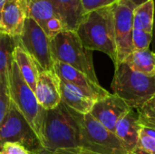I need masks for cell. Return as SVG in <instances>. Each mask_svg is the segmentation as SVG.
Returning a JSON list of instances; mask_svg holds the SVG:
<instances>
[{
	"mask_svg": "<svg viewBox=\"0 0 155 154\" xmlns=\"http://www.w3.org/2000/svg\"><path fill=\"white\" fill-rule=\"evenodd\" d=\"M27 15L35 20L41 28L50 19L58 16L49 0H26Z\"/></svg>",
	"mask_w": 155,
	"mask_h": 154,
	"instance_id": "obj_21",
	"label": "cell"
},
{
	"mask_svg": "<svg viewBox=\"0 0 155 154\" xmlns=\"http://www.w3.org/2000/svg\"><path fill=\"white\" fill-rule=\"evenodd\" d=\"M31 154H51L50 152H48V151H46L45 149H43V150H41V151H39V152H35V153H31Z\"/></svg>",
	"mask_w": 155,
	"mask_h": 154,
	"instance_id": "obj_32",
	"label": "cell"
},
{
	"mask_svg": "<svg viewBox=\"0 0 155 154\" xmlns=\"http://www.w3.org/2000/svg\"><path fill=\"white\" fill-rule=\"evenodd\" d=\"M120 1H127L129 3H131L134 7H136L137 5H141V4H143L148 0H120Z\"/></svg>",
	"mask_w": 155,
	"mask_h": 154,
	"instance_id": "obj_31",
	"label": "cell"
},
{
	"mask_svg": "<svg viewBox=\"0 0 155 154\" xmlns=\"http://www.w3.org/2000/svg\"><path fill=\"white\" fill-rule=\"evenodd\" d=\"M154 0H148L137 5L133 12L134 29L153 34L154 23Z\"/></svg>",
	"mask_w": 155,
	"mask_h": 154,
	"instance_id": "obj_20",
	"label": "cell"
},
{
	"mask_svg": "<svg viewBox=\"0 0 155 154\" xmlns=\"http://www.w3.org/2000/svg\"><path fill=\"white\" fill-rule=\"evenodd\" d=\"M41 143L46 151L78 148L81 145V128L78 113L64 103L46 110L42 127Z\"/></svg>",
	"mask_w": 155,
	"mask_h": 154,
	"instance_id": "obj_1",
	"label": "cell"
},
{
	"mask_svg": "<svg viewBox=\"0 0 155 154\" xmlns=\"http://www.w3.org/2000/svg\"><path fill=\"white\" fill-rule=\"evenodd\" d=\"M131 154H155V139L141 130L137 146Z\"/></svg>",
	"mask_w": 155,
	"mask_h": 154,
	"instance_id": "obj_23",
	"label": "cell"
},
{
	"mask_svg": "<svg viewBox=\"0 0 155 154\" xmlns=\"http://www.w3.org/2000/svg\"><path fill=\"white\" fill-rule=\"evenodd\" d=\"M60 90L62 103L67 107L83 115L91 113L95 101L88 97L83 91L62 80L60 82Z\"/></svg>",
	"mask_w": 155,
	"mask_h": 154,
	"instance_id": "obj_16",
	"label": "cell"
},
{
	"mask_svg": "<svg viewBox=\"0 0 155 154\" xmlns=\"http://www.w3.org/2000/svg\"><path fill=\"white\" fill-rule=\"evenodd\" d=\"M50 47L54 62L69 64L99 84L93 62V51L83 45L75 31H62L50 40Z\"/></svg>",
	"mask_w": 155,
	"mask_h": 154,
	"instance_id": "obj_4",
	"label": "cell"
},
{
	"mask_svg": "<svg viewBox=\"0 0 155 154\" xmlns=\"http://www.w3.org/2000/svg\"><path fill=\"white\" fill-rule=\"evenodd\" d=\"M123 62L138 73L155 76V54L150 49L134 51Z\"/></svg>",
	"mask_w": 155,
	"mask_h": 154,
	"instance_id": "obj_19",
	"label": "cell"
},
{
	"mask_svg": "<svg viewBox=\"0 0 155 154\" xmlns=\"http://www.w3.org/2000/svg\"><path fill=\"white\" fill-rule=\"evenodd\" d=\"M27 17L26 0H6L0 12V33L20 36Z\"/></svg>",
	"mask_w": 155,
	"mask_h": 154,
	"instance_id": "obj_12",
	"label": "cell"
},
{
	"mask_svg": "<svg viewBox=\"0 0 155 154\" xmlns=\"http://www.w3.org/2000/svg\"><path fill=\"white\" fill-rule=\"evenodd\" d=\"M6 143H20L31 153L44 149L34 130L12 102L8 113L0 126V149Z\"/></svg>",
	"mask_w": 155,
	"mask_h": 154,
	"instance_id": "obj_7",
	"label": "cell"
},
{
	"mask_svg": "<svg viewBox=\"0 0 155 154\" xmlns=\"http://www.w3.org/2000/svg\"><path fill=\"white\" fill-rule=\"evenodd\" d=\"M132 109L118 95L110 93L95 102L91 115L112 133H115L118 122Z\"/></svg>",
	"mask_w": 155,
	"mask_h": 154,
	"instance_id": "obj_10",
	"label": "cell"
},
{
	"mask_svg": "<svg viewBox=\"0 0 155 154\" xmlns=\"http://www.w3.org/2000/svg\"><path fill=\"white\" fill-rule=\"evenodd\" d=\"M11 104L8 86L0 82V126L5 121Z\"/></svg>",
	"mask_w": 155,
	"mask_h": 154,
	"instance_id": "obj_25",
	"label": "cell"
},
{
	"mask_svg": "<svg viewBox=\"0 0 155 154\" xmlns=\"http://www.w3.org/2000/svg\"><path fill=\"white\" fill-rule=\"evenodd\" d=\"M75 32L86 49L104 53L116 64L114 5L85 14Z\"/></svg>",
	"mask_w": 155,
	"mask_h": 154,
	"instance_id": "obj_2",
	"label": "cell"
},
{
	"mask_svg": "<svg viewBox=\"0 0 155 154\" xmlns=\"http://www.w3.org/2000/svg\"><path fill=\"white\" fill-rule=\"evenodd\" d=\"M142 130L147 133L148 135L153 137L155 139V129H152V128H148V127H144V126H142Z\"/></svg>",
	"mask_w": 155,
	"mask_h": 154,
	"instance_id": "obj_29",
	"label": "cell"
},
{
	"mask_svg": "<svg viewBox=\"0 0 155 154\" xmlns=\"http://www.w3.org/2000/svg\"><path fill=\"white\" fill-rule=\"evenodd\" d=\"M8 91L11 102L25 118L41 142L42 127L45 111L37 102L35 92L23 78L15 62L9 73Z\"/></svg>",
	"mask_w": 155,
	"mask_h": 154,
	"instance_id": "obj_5",
	"label": "cell"
},
{
	"mask_svg": "<svg viewBox=\"0 0 155 154\" xmlns=\"http://www.w3.org/2000/svg\"><path fill=\"white\" fill-rule=\"evenodd\" d=\"M81 1L84 10L85 14H87L101 8L114 5L120 0H81Z\"/></svg>",
	"mask_w": 155,
	"mask_h": 154,
	"instance_id": "obj_26",
	"label": "cell"
},
{
	"mask_svg": "<svg viewBox=\"0 0 155 154\" xmlns=\"http://www.w3.org/2000/svg\"><path fill=\"white\" fill-rule=\"evenodd\" d=\"M81 128L80 147L97 154H128L115 133L110 132L91 113H78Z\"/></svg>",
	"mask_w": 155,
	"mask_h": 154,
	"instance_id": "obj_6",
	"label": "cell"
},
{
	"mask_svg": "<svg viewBox=\"0 0 155 154\" xmlns=\"http://www.w3.org/2000/svg\"><path fill=\"white\" fill-rule=\"evenodd\" d=\"M142 126L155 129V95L137 110Z\"/></svg>",
	"mask_w": 155,
	"mask_h": 154,
	"instance_id": "obj_22",
	"label": "cell"
},
{
	"mask_svg": "<svg viewBox=\"0 0 155 154\" xmlns=\"http://www.w3.org/2000/svg\"><path fill=\"white\" fill-rule=\"evenodd\" d=\"M135 7L127 1H119L114 5V34L117 49L115 66L134 52L133 46V12Z\"/></svg>",
	"mask_w": 155,
	"mask_h": 154,
	"instance_id": "obj_9",
	"label": "cell"
},
{
	"mask_svg": "<svg viewBox=\"0 0 155 154\" xmlns=\"http://www.w3.org/2000/svg\"><path fill=\"white\" fill-rule=\"evenodd\" d=\"M0 154H31V152L20 143H6L2 145Z\"/></svg>",
	"mask_w": 155,
	"mask_h": 154,
	"instance_id": "obj_27",
	"label": "cell"
},
{
	"mask_svg": "<svg viewBox=\"0 0 155 154\" xmlns=\"http://www.w3.org/2000/svg\"><path fill=\"white\" fill-rule=\"evenodd\" d=\"M13 59L15 64L17 65L25 81L35 92L40 70L37 64H35V60L19 44L18 39H17V44L14 50Z\"/></svg>",
	"mask_w": 155,
	"mask_h": 154,
	"instance_id": "obj_17",
	"label": "cell"
},
{
	"mask_svg": "<svg viewBox=\"0 0 155 154\" xmlns=\"http://www.w3.org/2000/svg\"><path fill=\"white\" fill-rule=\"evenodd\" d=\"M0 34H1V33H0Z\"/></svg>",
	"mask_w": 155,
	"mask_h": 154,
	"instance_id": "obj_34",
	"label": "cell"
},
{
	"mask_svg": "<svg viewBox=\"0 0 155 154\" xmlns=\"http://www.w3.org/2000/svg\"><path fill=\"white\" fill-rule=\"evenodd\" d=\"M65 30L76 31L85 15L81 0H49Z\"/></svg>",
	"mask_w": 155,
	"mask_h": 154,
	"instance_id": "obj_15",
	"label": "cell"
},
{
	"mask_svg": "<svg viewBox=\"0 0 155 154\" xmlns=\"http://www.w3.org/2000/svg\"><path fill=\"white\" fill-rule=\"evenodd\" d=\"M17 39L35 60L40 71L54 70V62L51 54L50 39L35 20L30 17L25 19L22 34Z\"/></svg>",
	"mask_w": 155,
	"mask_h": 154,
	"instance_id": "obj_8",
	"label": "cell"
},
{
	"mask_svg": "<svg viewBox=\"0 0 155 154\" xmlns=\"http://www.w3.org/2000/svg\"><path fill=\"white\" fill-rule=\"evenodd\" d=\"M141 130L142 124L137 110L132 109L118 122L114 133L128 154L132 153L137 146Z\"/></svg>",
	"mask_w": 155,
	"mask_h": 154,
	"instance_id": "obj_14",
	"label": "cell"
},
{
	"mask_svg": "<svg viewBox=\"0 0 155 154\" xmlns=\"http://www.w3.org/2000/svg\"><path fill=\"white\" fill-rule=\"evenodd\" d=\"M133 46L134 51L149 49L153 41V34L142 30H133Z\"/></svg>",
	"mask_w": 155,
	"mask_h": 154,
	"instance_id": "obj_24",
	"label": "cell"
},
{
	"mask_svg": "<svg viewBox=\"0 0 155 154\" xmlns=\"http://www.w3.org/2000/svg\"><path fill=\"white\" fill-rule=\"evenodd\" d=\"M17 44V38L0 34V82L8 85L9 73L14 62L13 54Z\"/></svg>",
	"mask_w": 155,
	"mask_h": 154,
	"instance_id": "obj_18",
	"label": "cell"
},
{
	"mask_svg": "<svg viewBox=\"0 0 155 154\" xmlns=\"http://www.w3.org/2000/svg\"><path fill=\"white\" fill-rule=\"evenodd\" d=\"M111 87L131 109L138 110L155 95V76L138 73L121 62L115 66Z\"/></svg>",
	"mask_w": 155,
	"mask_h": 154,
	"instance_id": "obj_3",
	"label": "cell"
},
{
	"mask_svg": "<svg viewBox=\"0 0 155 154\" xmlns=\"http://www.w3.org/2000/svg\"><path fill=\"white\" fill-rule=\"evenodd\" d=\"M51 154H97L86 151L81 147L78 148H71V149H61L57 150L54 152H51Z\"/></svg>",
	"mask_w": 155,
	"mask_h": 154,
	"instance_id": "obj_28",
	"label": "cell"
},
{
	"mask_svg": "<svg viewBox=\"0 0 155 154\" xmlns=\"http://www.w3.org/2000/svg\"><path fill=\"white\" fill-rule=\"evenodd\" d=\"M5 2H6V0H0V12H1V10H2V8H3Z\"/></svg>",
	"mask_w": 155,
	"mask_h": 154,
	"instance_id": "obj_33",
	"label": "cell"
},
{
	"mask_svg": "<svg viewBox=\"0 0 155 154\" xmlns=\"http://www.w3.org/2000/svg\"><path fill=\"white\" fill-rule=\"evenodd\" d=\"M155 5V0H154ZM152 52L155 54V14H154V23H153V41H152Z\"/></svg>",
	"mask_w": 155,
	"mask_h": 154,
	"instance_id": "obj_30",
	"label": "cell"
},
{
	"mask_svg": "<svg viewBox=\"0 0 155 154\" xmlns=\"http://www.w3.org/2000/svg\"><path fill=\"white\" fill-rule=\"evenodd\" d=\"M54 70L60 80L77 87L95 102L110 94V93L103 88L100 84L94 83L86 74L69 64L54 62Z\"/></svg>",
	"mask_w": 155,
	"mask_h": 154,
	"instance_id": "obj_11",
	"label": "cell"
},
{
	"mask_svg": "<svg viewBox=\"0 0 155 154\" xmlns=\"http://www.w3.org/2000/svg\"><path fill=\"white\" fill-rule=\"evenodd\" d=\"M60 78L53 71H40L35 94L38 103L45 110L57 107L61 102Z\"/></svg>",
	"mask_w": 155,
	"mask_h": 154,
	"instance_id": "obj_13",
	"label": "cell"
}]
</instances>
